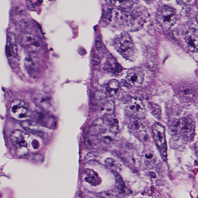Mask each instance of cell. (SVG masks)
I'll return each instance as SVG.
<instances>
[{
	"instance_id": "d6986e66",
	"label": "cell",
	"mask_w": 198,
	"mask_h": 198,
	"mask_svg": "<svg viewBox=\"0 0 198 198\" xmlns=\"http://www.w3.org/2000/svg\"><path fill=\"white\" fill-rule=\"evenodd\" d=\"M114 104L112 101H107L104 102L100 108V111L104 115H110L114 110Z\"/></svg>"
},
{
	"instance_id": "cb8c5ba5",
	"label": "cell",
	"mask_w": 198,
	"mask_h": 198,
	"mask_svg": "<svg viewBox=\"0 0 198 198\" xmlns=\"http://www.w3.org/2000/svg\"><path fill=\"white\" fill-rule=\"evenodd\" d=\"M92 60L94 65H99L100 63V59L99 55L95 52H93L92 54Z\"/></svg>"
},
{
	"instance_id": "52a82bcc",
	"label": "cell",
	"mask_w": 198,
	"mask_h": 198,
	"mask_svg": "<svg viewBox=\"0 0 198 198\" xmlns=\"http://www.w3.org/2000/svg\"><path fill=\"white\" fill-rule=\"evenodd\" d=\"M10 113L12 117L18 120H24L28 115V109L25 102L20 99L12 101L10 107Z\"/></svg>"
},
{
	"instance_id": "44dd1931",
	"label": "cell",
	"mask_w": 198,
	"mask_h": 198,
	"mask_svg": "<svg viewBox=\"0 0 198 198\" xmlns=\"http://www.w3.org/2000/svg\"><path fill=\"white\" fill-rule=\"evenodd\" d=\"M105 163L107 167L111 170L113 171L115 173L119 170V166L118 163L114 159L111 158H108L105 160Z\"/></svg>"
},
{
	"instance_id": "7a4b0ae2",
	"label": "cell",
	"mask_w": 198,
	"mask_h": 198,
	"mask_svg": "<svg viewBox=\"0 0 198 198\" xmlns=\"http://www.w3.org/2000/svg\"><path fill=\"white\" fill-rule=\"evenodd\" d=\"M114 43L117 52L124 58L130 61L135 59L136 50L130 36L127 33H123L118 36Z\"/></svg>"
},
{
	"instance_id": "8fae6325",
	"label": "cell",
	"mask_w": 198,
	"mask_h": 198,
	"mask_svg": "<svg viewBox=\"0 0 198 198\" xmlns=\"http://www.w3.org/2000/svg\"><path fill=\"white\" fill-rule=\"evenodd\" d=\"M84 178L85 182L93 186H99L102 179L97 173L92 169H86L84 171Z\"/></svg>"
},
{
	"instance_id": "9a60e30c",
	"label": "cell",
	"mask_w": 198,
	"mask_h": 198,
	"mask_svg": "<svg viewBox=\"0 0 198 198\" xmlns=\"http://www.w3.org/2000/svg\"><path fill=\"white\" fill-rule=\"evenodd\" d=\"M35 36L30 33H24L19 36V43L24 47L27 48L31 44L38 40Z\"/></svg>"
},
{
	"instance_id": "3957f363",
	"label": "cell",
	"mask_w": 198,
	"mask_h": 198,
	"mask_svg": "<svg viewBox=\"0 0 198 198\" xmlns=\"http://www.w3.org/2000/svg\"><path fill=\"white\" fill-rule=\"evenodd\" d=\"M158 23L163 29L168 30L175 25L177 20V15L173 9L168 6L160 7L156 14Z\"/></svg>"
},
{
	"instance_id": "7402d4cb",
	"label": "cell",
	"mask_w": 198,
	"mask_h": 198,
	"mask_svg": "<svg viewBox=\"0 0 198 198\" xmlns=\"http://www.w3.org/2000/svg\"><path fill=\"white\" fill-rule=\"evenodd\" d=\"M109 132L112 134H116L119 132V121L116 118H113L109 120Z\"/></svg>"
},
{
	"instance_id": "4316f807",
	"label": "cell",
	"mask_w": 198,
	"mask_h": 198,
	"mask_svg": "<svg viewBox=\"0 0 198 198\" xmlns=\"http://www.w3.org/2000/svg\"><path fill=\"white\" fill-rule=\"evenodd\" d=\"M95 47H96V49L98 50V52L100 53L102 52V44L100 41L96 40L95 42Z\"/></svg>"
},
{
	"instance_id": "f1b7e54d",
	"label": "cell",
	"mask_w": 198,
	"mask_h": 198,
	"mask_svg": "<svg viewBox=\"0 0 198 198\" xmlns=\"http://www.w3.org/2000/svg\"><path fill=\"white\" fill-rule=\"evenodd\" d=\"M191 0H177V2L182 5H187L190 3Z\"/></svg>"
},
{
	"instance_id": "ffe728a7",
	"label": "cell",
	"mask_w": 198,
	"mask_h": 198,
	"mask_svg": "<svg viewBox=\"0 0 198 198\" xmlns=\"http://www.w3.org/2000/svg\"><path fill=\"white\" fill-rule=\"evenodd\" d=\"M148 108L151 113L157 119H160L162 118V109L159 105L153 102H151L148 103Z\"/></svg>"
},
{
	"instance_id": "f546056e",
	"label": "cell",
	"mask_w": 198,
	"mask_h": 198,
	"mask_svg": "<svg viewBox=\"0 0 198 198\" xmlns=\"http://www.w3.org/2000/svg\"><path fill=\"white\" fill-rule=\"evenodd\" d=\"M145 1H154V0H145Z\"/></svg>"
},
{
	"instance_id": "8992f818",
	"label": "cell",
	"mask_w": 198,
	"mask_h": 198,
	"mask_svg": "<svg viewBox=\"0 0 198 198\" xmlns=\"http://www.w3.org/2000/svg\"><path fill=\"white\" fill-rule=\"evenodd\" d=\"M152 129L155 143L166 158V144L164 127L162 124L156 122L152 125Z\"/></svg>"
},
{
	"instance_id": "2e32d148",
	"label": "cell",
	"mask_w": 198,
	"mask_h": 198,
	"mask_svg": "<svg viewBox=\"0 0 198 198\" xmlns=\"http://www.w3.org/2000/svg\"><path fill=\"white\" fill-rule=\"evenodd\" d=\"M25 65L26 69L28 73L33 75L37 70V64L35 58L31 56H28L25 59Z\"/></svg>"
},
{
	"instance_id": "6da1fadb",
	"label": "cell",
	"mask_w": 198,
	"mask_h": 198,
	"mask_svg": "<svg viewBox=\"0 0 198 198\" xmlns=\"http://www.w3.org/2000/svg\"><path fill=\"white\" fill-rule=\"evenodd\" d=\"M170 127L173 135L186 141H191L194 138L196 127L190 118L185 117L175 119L171 123Z\"/></svg>"
},
{
	"instance_id": "ac0fdd59",
	"label": "cell",
	"mask_w": 198,
	"mask_h": 198,
	"mask_svg": "<svg viewBox=\"0 0 198 198\" xmlns=\"http://www.w3.org/2000/svg\"><path fill=\"white\" fill-rule=\"evenodd\" d=\"M20 124L24 129L29 132H37L39 129L37 124L33 121L23 120L21 122Z\"/></svg>"
},
{
	"instance_id": "e0dca14e",
	"label": "cell",
	"mask_w": 198,
	"mask_h": 198,
	"mask_svg": "<svg viewBox=\"0 0 198 198\" xmlns=\"http://www.w3.org/2000/svg\"><path fill=\"white\" fill-rule=\"evenodd\" d=\"M113 5L123 9L131 8L134 5L133 0H110Z\"/></svg>"
},
{
	"instance_id": "d4e9b609",
	"label": "cell",
	"mask_w": 198,
	"mask_h": 198,
	"mask_svg": "<svg viewBox=\"0 0 198 198\" xmlns=\"http://www.w3.org/2000/svg\"><path fill=\"white\" fill-rule=\"evenodd\" d=\"M99 196L102 197H113V195L112 192H106L99 193Z\"/></svg>"
},
{
	"instance_id": "4fadbf2b",
	"label": "cell",
	"mask_w": 198,
	"mask_h": 198,
	"mask_svg": "<svg viewBox=\"0 0 198 198\" xmlns=\"http://www.w3.org/2000/svg\"><path fill=\"white\" fill-rule=\"evenodd\" d=\"M104 69L111 73L118 74L122 71V68L113 58L109 57L106 61Z\"/></svg>"
},
{
	"instance_id": "484cf974",
	"label": "cell",
	"mask_w": 198,
	"mask_h": 198,
	"mask_svg": "<svg viewBox=\"0 0 198 198\" xmlns=\"http://www.w3.org/2000/svg\"><path fill=\"white\" fill-rule=\"evenodd\" d=\"M31 145L34 149H38L40 146L39 141L37 139H34L31 142Z\"/></svg>"
},
{
	"instance_id": "7c38bea8",
	"label": "cell",
	"mask_w": 198,
	"mask_h": 198,
	"mask_svg": "<svg viewBox=\"0 0 198 198\" xmlns=\"http://www.w3.org/2000/svg\"><path fill=\"white\" fill-rule=\"evenodd\" d=\"M8 42V45L6 47L7 55L9 56L15 57L18 54V48L15 34L12 33H9Z\"/></svg>"
},
{
	"instance_id": "30bf717a",
	"label": "cell",
	"mask_w": 198,
	"mask_h": 198,
	"mask_svg": "<svg viewBox=\"0 0 198 198\" xmlns=\"http://www.w3.org/2000/svg\"><path fill=\"white\" fill-rule=\"evenodd\" d=\"M30 135L19 130H14L11 135V140L15 147L28 146Z\"/></svg>"
},
{
	"instance_id": "83f0119b",
	"label": "cell",
	"mask_w": 198,
	"mask_h": 198,
	"mask_svg": "<svg viewBox=\"0 0 198 198\" xmlns=\"http://www.w3.org/2000/svg\"><path fill=\"white\" fill-rule=\"evenodd\" d=\"M26 5L28 9L30 11H33L35 9V8H34L33 5L32 3L29 0H27V1H26Z\"/></svg>"
},
{
	"instance_id": "277c9868",
	"label": "cell",
	"mask_w": 198,
	"mask_h": 198,
	"mask_svg": "<svg viewBox=\"0 0 198 198\" xmlns=\"http://www.w3.org/2000/svg\"><path fill=\"white\" fill-rule=\"evenodd\" d=\"M177 96L185 102H192L197 99V85L189 82H184L177 85L176 88Z\"/></svg>"
},
{
	"instance_id": "5bb4252c",
	"label": "cell",
	"mask_w": 198,
	"mask_h": 198,
	"mask_svg": "<svg viewBox=\"0 0 198 198\" xmlns=\"http://www.w3.org/2000/svg\"><path fill=\"white\" fill-rule=\"evenodd\" d=\"M119 89V84L116 79L111 80L106 85V92L108 96L112 97L116 95Z\"/></svg>"
},
{
	"instance_id": "ba28073f",
	"label": "cell",
	"mask_w": 198,
	"mask_h": 198,
	"mask_svg": "<svg viewBox=\"0 0 198 198\" xmlns=\"http://www.w3.org/2000/svg\"><path fill=\"white\" fill-rule=\"evenodd\" d=\"M128 84L134 87H140L144 80V74L141 68L135 67L128 71L126 77Z\"/></svg>"
},
{
	"instance_id": "603a6c76",
	"label": "cell",
	"mask_w": 198,
	"mask_h": 198,
	"mask_svg": "<svg viewBox=\"0 0 198 198\" xmlns=\"http://www.w3.org/2000/svg\"><path fill=\"white\" fill-rule=\"evenodd\" d=\"M15 151L16 155L19 157H23L29 153V149L27 147H15Z\"/></svg>"
},
{
	"instance_id": "5b68a950",
	"label": "cell",
	"mask_w": 198,
	"mask_h": 198,
	"mask_svg": "<svg viewBox=\"0 0 198 198\" xmlns=\"http://www.w3.org/2000/svg\"><path fill=\"white\" fill-rule=\"evenodd\" d=\"M146 109L141 100L132 98L129 100L125 107V112L131 117L142 119L146 114Z\"/></svg>"
},
{
	"instance_id": "9c48e42d",
	"label": "cell",
	"mask_w": 198,
	"mask_h": 198,
	"mask_svg": "<svg viewBox=\"0 0 198 198\" xmlns=\"http://www.w3.org/2000/svg\"><path fill=\"white\" fill-rule=\"evenodd\" d=\"M185 40L188 49L190 52L197 53L198 48V37L197 30L188 29L185 35Z\"/></svg>"
}]
</instances>
